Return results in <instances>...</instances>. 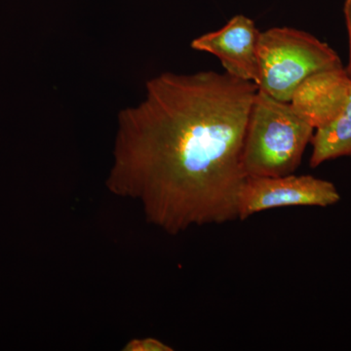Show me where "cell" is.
<instances>
[{
  "mask_svg": "<svg viewBox=\"0 0 351 351\" xmlns=\"http://www.w3.org/2000/svg\"><path fill=\"white\" fill-rule=\"evenodd\" d=\"M258 86L228 73H162L117 117L106 186L169 234L239 219L245 133Z\"/></svg>",
  "mask_w": 351,
  "mask_h": 351,
  "instance_id": "cell-1",
  "label": "cell"
},
{
  "mask_svg": "<svg viewBox=\"0 0 351 351\" xmlns=\"http://www.w3.org/2000/svg\"><path fill=\"white\" fill-rule=\"evenodd\" d=\"M315 129L300 117L290 101H282L258 89L252 104L242 166L247 177L293 174Z\"/></svg>",
  "mask_w": 351,
  "mask_h": 351,
  "instance_id": "cell-2",
  "label": "cell"
},
{
  "mask_svg": "<svg viewBox=\"0 0 351 351\" xmlns=\"http://www.w3.org/2000/svg\"><path fill=\"white\" fill-rule=\"evenodd\" d=\"M258 59V89L282 101H290L309 76L343 66L327 43L308 32L286 27L260 32Z\"/></svg>",
  "mask_w": 351,
  "mask_h": 351,
  "instance_id": "cell-3",
  "label": "cell"
},
{
  "mask_svg": "<svg viewBox=\"0 0 351 351\" xmlns=\"http://www.w3.org/2000/svg\"><path fill=\"white\" fill-rule=\"evenodd\" d=\"M341 201L332 182L313 176L248 177L240 191L239 219L283 207H322Z\"/></svg>",
  "mask_w": 351,
  "mask_h": 351,
  "instance_id": "cell-4",
  "label": "cell"
},
{
  "mask_svg": "<svg viewBox=\"0 0 351 351\" xmlns=\"http://www.w3.org/2000/svg\"><path fill=\"white\" fill-rule=\"evenodd\" d=\"M258 36L260 32L253 20L237 15L219 31L193 39L191 46L218 58L228 75L257 85Z\"/></svg>",
  "mask_w": 351,
  "mask_h": 351,
  "instance_id": "cell-5",
  "label": "cell"
},
{
  "mask_svg": "<svg viewBox=\"0 0 351 351\" xmlns=\"http://www.w3.org/2000/svg\"><path fill=\"white\" fill-rule=\"evenodd\" d=\"M351 78L343 66L319 71L295 89L290 104L314 129L336 119L350 96Z\"/></svg>",
  "mask_w": 351,
  "mask_h": 351,
  "instance_id": "cell-6",
  "label": "cell"
},
{
  "mask_svg": "<svg viewBox=\"0 0 351 351\" xmlns=\"http://www.w3.org/2000/svg\"><path fill=\"white\" fill-rule=\"evenodd\" d=\"M311 144L313 152L309 164L313 168L339 157H351V90L338 117L316 129Z\"/></svg>",
  "mask_w": 351,
  "mask_h": 351,
  "instance_id": "cell-7",
  "label": "cell"
},
{
  "mask_svg": "<svg viewBox=\"0 0 351 351\" xmlns=\"http://www.w3.org/2000/svg\"><path fill=\"white\" fill-rule=\"evenodd\" d=\"M124 351H172L167 343H163L160 339L152 338L132 339L124 346Z\"/></svg>",
  "mask_w": 351,
  "mask_h": 351,
  "instance_id": "cell-8",
  "label": "cell"
},
{
  "mask_svg": "<svg viewBox=\"0 0 351 351\" xmlns=\"http://www.w3.org/2000/svg\"><path fill=\"white\" fill-rule=\"evenodd\" d=\"M345 15L346 25H348V36H350V64H348L346 71H348V75L351 78V0H346Z\"/></svg>",
  "mask_w": 351,
  "mask_h": 351,
  "instance_id": "cell-9",
  "label": "cell"
}]
</instances>
